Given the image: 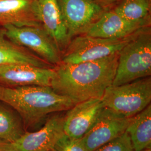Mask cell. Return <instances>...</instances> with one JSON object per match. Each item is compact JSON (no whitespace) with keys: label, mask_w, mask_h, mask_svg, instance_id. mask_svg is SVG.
Masks as SVG:
<instances>
[{"label":"cell","mask_w":151,"mask_h":151,"mask_svg":"<svg viewBox=\"0 0 151 151\" xmlns=\"http://www.w3.org/2000/svg\"><path fill=\"white\" fill-rule=\"evenodd\" d=\"M119 53L101 60L75 64L60 63L54 67L50 87L60 95L76 104L93 98H101L112 85Z\"/></svg>","instance_id":"cell-1"},{"label":"cell","mask_w":151,"mask_h":151,"mask_svg":"<svg viewBox=\"0 0 151 151\" xmlns=\"http://www.w3.org/2000/svg\"><path fill=\"white\" fill-rule=\"evenodd\" d=\"M0 102L15 110L27 132L40 128L52 114L67 111L76 103L50 86L7 87L0 85Z\"/></svg>","instance_id":"cell-2"},{"label":"cell","mask_w":151,"mask_h":151,"mask_svg":"<svg viewBox=\"0 0 151 151\" xmlns=\"http://www.w3.org/2000/svg\"><path fill=\"white\" fill-rule=\"evenodd\" d=\"M151 75V27L137 32L119 52L112 85L118 86Z\"/></svg>","instance_id":"cell-3"},{"label":"cell","mask_w":151,"mask_h":151,"mask_svg":"<svg viewBox=\"0 0 151 151\" xmlns=\"http://www.w3.org/2000/svg\"><path fill=\"white\" fill-rule=\"evenodd\" d=\"M104 108L132 118L151 104V76L109 87L101 97Z\"/></svg>","instance_id":"cell-4"},{"label":"cell","mask_w":151,"mask_h":151,"mask_svg":"<svg viewBox=\"0 0 151 151\" xmlns=\"http://www.w3.org/2000/svg\"><path fill=\"white\" fill-rule=\"evenodd\" d=\"M137 33L123 38H96L86 34L77 36L70 40L62 54L60 62L75 64L101 60L117 54Z\"/></svg>","instance_id":"cell-5"},{"label":"cell","mask_w":151,"mask_h":151,"mask_svg":"<svg viewBox=\"0 0 151 151\" xmlns=\"http://www.w3.org/2000/svg\"><path fill=\"white\" fill-rule=\"evenodd\" d=\"M3 27L6 36L14 43L27 49L50 65L55 66L60 63L62 54L43 27Z\"/></svg>","instance_id":"cell-6"},{"label":"cell","mask_w":151,"mask_h":151,"mask_svg":"<svg viewBox=\"0 0 151 151\" xmlns=\"http://www.w3.org/2000/svg\"><path fill=\"white\" fill-rule=\"evenodd\" d=\"M70 40L86 34L108 10L93 0H58Z\"/></svg>","instance_id":"cell-7"},{"label":"cell","mask_w":151,"mask_h":151,"mask_svg":"<svg viewBox=\"0 0 151 151\" xmlns=\"http://www.w3.org/2000/svg\"><path fill=\"white\" fill-rule=\"evenodd\" d=\"M132 118H126L104 108L96 122L81 139L89 151H93L122 135Z\"/></svg>","instance_id":"cell-8"},{"label":"cell","mask_w":151,"mask_h":151,"mask_svg":"<svg viewBox=\"0 0 151 151\" xmlns=\"http://www.w3.org/2000/svg\"><path fill=\"white\" fill-rule=\"evenodd\" d=\"M64 115H50L38 129L26 132L15 143L19 151H52L57 140L64 134Z\"/></svg>","instance_id":"cell-9"},{"label":"cell","mask_w":151,"mask_h":151,"mask_svg":"<svg viewBox=\"0 0 151 151\" xmlns=\"http://www.w3.org/2000/svg\"><path fill=\"white\" fill-rule=\"evenodd\" d=\"M104 108L101 98H93L77 103L64 115L65 134L81 139L91 129Z\"/></svg>","instance_id":"cell-10"},{"label":"cell","mask_w":151,"mask_h":151,"mask_svg":"<svg viewBox=\"0 0 151 151\" xmlns=\"http://www.w3.org/2000/svg\"><path fill=\"white\" fill-rule=\"evenodd\" d=\"M54 68H44L23 64L0 65V85L11 87L50 86L54 76Z\"/></svg>","instance_id":"cell-11"},{"label":"cell","mask_w":151,"mask_h":151,"mask_svg":"<svg viewBox=\"0 0 151 151\" xmlns=\"http://www.w3.org/2000/svg\"><path fill=\"white\" fill-rule=\"evenodd\" d=\"M150 27L151 25L127 20L109 9L90 27L86 34L96 38H125Z\"/></svg>","instance_id":"cell-12"},{"label":"cell","mask_w":151,"mask_h":151,"mask_svg":"<svg viewBox=\"0 0 151 151\" xmlns=\"http://www.w3.org/2000/svg\"><path fill=\"white\" fill-rule=\"evenodd\" d=\"M40 23L54 41L61 54L70 39L63 20L58 0H37Z\"/></svg>","instance_id":"cell-13"},{"label":"cell","mask_w":151,"mask_h":151,"mask_svg":"<svg viewBox=\"0 0 151 151\" xmlns=\"http://www.w3.org/2000/svg\"><path fill=\"white\" fill-rule=\"evenodd\" d=\"M42 27L37 0H0V26Z\"/></svg>","instance_id":"cell-14"},{"label":"cell","mask_w":151,"mask_h":151,"mask_svg":"<svg viewBox=\"0 0 151 151\" xmlns=\"http://www.w3.org/2000/svg\"><path fill=\"white\" fill-rule=\"evenodd\" d=\"M23 64L44 68H54L27 49L14 43L6 35V30L0 26V65Z\"/></svg>","instance_id":"cell-15"},{"label":"cell","mask_w":151,"mask_h":151,"mask_svg":"<svg viewBox=\"0 0 151 151\" xmlns=\"http://www.w3.org/2000/svg\"><path fill=\"white\" fill-rule=\"evenodd\" d=\"M125 132L134 151L151 149V105L132 117Z\"/></svg>","instance_id":"cell-16"},{"label":"cell","mask_w":151,"mask_h":151,"mask_svg":"<svg viewBox=\"0 0 151 151\" xmlns=\"http://www.w3.org/2000/svg\"><path fill=\"white\" fill-rule=\"evenodd\" d=\"M110 9L130 22L151 25V0H118Z\"/></svg>","instance_id":"cell-17"},{"label":"cell","mask_w":151,"mask_h":151,"mask_svg":"<svg viewBox=\"0 0 151 151\" xmlns=\"http://www.w3.org/2000/svg\"><path fill=\"white\" fill-rule=\"evenodd\" d=\"M26 132L18 114L7 105L0 102V140L15 143Z\"/></svg>","instance_id":"cell-18"},{"label":"cell","mask_w":151,"mask_h":151,"mask_svg":"<svg viewBox=\"0 0 151 151\" xmlns=\"http://www.w3.org/2000/svg\"><path fill=\"white\" fill-rule=\"evenodd\" d=\"M52 151H89L82 139H77L66 134L62 135L55 144Z\"/></svg>","instance_id":"cell-19"},{"label":"cell","mask_w":151,"mask_h":151,"mask_svg":"<svg viewBox=\"0 0 151 151\" xmlns=\"http://www.w3.org/2000/svg\"><path fill=\"white\" fill-rule=\"evenodd\" d=\"M93 151H134V150L129 135L125 132Z\"/></svg>","instance_id":"cell-20"},{"label":"cell","mask_w":151,"mask_h":151,"mask_svg":"<svg viewBox=\"0 0 151 151\" xmlns=\"http://www.w3.org/2000/svg\"><path fill=\"white\" fill-rule=\"evenodd\" d=\"M0 151H19L14 142L0 140Z\"/></svg>","instance_id":"cell-21"},{"label":"cell","mask_w":151,"mask_h":151,"mask_svg":"<svg viewBox=\"0 0 151 151\" xmlns=\"http://www.w3.org/2000/svg\"><path fill=\"white\" fill-rule=\"evenodd\" d=\"M106 9H110L118 0H93Z\"/></svg>","instance_id":"cell-22"},{"label":"cell","mask_w":151,"mask_h":151,"mask_svg":"<svg viewBox=\"0 0 151 151\" xmlns=\"http://www.w3.org/2000/svg\"><path fill=\"white\" fill-rule=\"evenodd\" d=\"M142 151H151V149H147V150H145Z\"/></svg>","instance_id":"cell-23"}]
</instances>
